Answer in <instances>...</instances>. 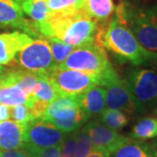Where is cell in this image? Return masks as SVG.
<instances>
[{
  "label": "cell",
  "mask_w": 157,
  "mask_h": 157,
  "mask_svg": "<svg viewBox=\"0 0 157 157\" xmlns=\"http://www.w3.org/2000/svg\"><path fill=\"white\" fill-rule=\"evenodd\" d=\"M95 43L107 49L121 62L135 67L157 63V52L145 49L129 28L120 5L107 22L99 23Z\"/></svg>",
  "instance_id": "cell-1"
},
{
  "label": "cell",
  "mask_w": 157,
  "mask_h": 157,
  "mask_svg": "<svg viewBox=\"0 0 157 157\" xmlns=\"http://www.w3.org/2000/svg\"><path fill=\"white\" fill-rule=\"evenodd\" d=\"M40 39L57 38L73 47L94 42L99 23L84 9L66 13H52L43 23H34Z\"/></svg>",
  "instance_id": "cell-2"
},
{
  "label": "cell",
  "mask_w": 157,
  "mask_h": 157,
  "mask_svg": "<svg viewBox=\"0 0 157 157\" xmlns=\"http://www.w3.org/2000/svg\"><path fill=\"white\" fill-rule=\"evenodd\" d=\"M119 5L139 43L147 50L157 52V5L135 6L125 1Z\"/></svg>",
  "instance_id": "cell-3"
},
{
  "label": "cell",
  "mask_w": 157,
  "mask_h": 157,
  "mask_svg": "<svg viewBox=\"0 0 157 157\" xmlns=\"http://www.w3.org/2000/svg\"><path fill=\"white\" fill-rule=\"evenodd\" d=\"M127 83L136 112H157V73L135 67L126 73Z\"/></svg>",
  "instance_id": "cell-4"
},
{
  "label": "cell",
  "mask_w": 157,
  "mask_h": 157,
  "mask_svg": "<svg viewBox=\"0 0 157 157\" xmlns=\"http://www.w3.org/2000/svg\"><path fill=\"white\" fill-rule=\"evenodd\" d=\"M52 123L64 134L81 128L89 118L80 108L76 97L60 96L52 101L41 118Z\"/></svg>",
  "instance_id": "cell-5"
},
{
  "label": "cell",
  "mask_w": 157,
  "mask_h": 157,
  "mask_svg": "<svg viewBox=\"0 0 157 157\" xmlns=\"http://www.w3.org/2000/svg\"><path fill=\"white\" fill-rule=\"evenodd\" d=\"M112 66L109 62L105 48L96 44H90L75 47L63 64L59 67L77 70L94 76L101 77Z\"/></svg>",
  "instance_id": "cell-6"
},
{
  "label": "cell",
  "mask_w": 157,
  "mask_h": 157,
  "mask_svg": "<svg viewBox=\"0 0 157 157\" xmlns=\"http://www.w3.org/2000/svg\"><path fill=\"white\" fill-rule=\"evenodd\" d=\"M57 66L48 42L45 39H33L18 52L14 62L9 67L47 76Z\"/></svg>",
  "instance_id": "cell-7"
},
{
  "label": "cell",
  "mask_w": 157,
  "mask_h": 157,
  "mask_svg": "<svg viewBox=\"0 0 157 157\" xmlns=\"http://www.w3.org/2000/svg\"><path fill=\"white\" fill-rule=\"evenodd\" d=\"M61 96L75 97L101 85V77L57 66L47 76Z\"/></svg>",
  "instance_id": "cell-8"
},
{
  "label": "cell",
  "mask_w": 157,
  "mask_h": 157,
  "mask_svg": "<svg viewBox=\"0 0 157 157\" xmlns=\"http://www.w3.org/2000/svg\"><path fill=\"white\" fill-rule=\"evenodd\" d=\"M106 89V106L126 113L136 112L125 78H121L113 66L102 74L101 85Z\"/></svg>",
  "instance_id": "cell-9"
},
{
  "label": "cell",
  "mask_w": 157,
  "mask_h": 157,
  "mask_svg": "<svg viewBox=\"0 0 157 157\" xmlns=\"http://www.w3.org/2000/svg\"><path fill=\"white\" fill-rule=\"evenodd\" d=\"M66 135L43 119L34 120L24 126V143L35 147H50L62 144Z\"/></svg>",
  "instance_id": "cell-10"
},
{
  "label": "cell",
  "mask_w": 157,
  "mask_h": 157,
  "mask_svg": "<svg viewBox=\"0 0 157 157\" xmlns=\"http://www.w3.org/2000/svg\"><path fill=\"white\" fill-rule=\"evenodd\" d=\"M23 0H0V29H14L40 39L33 22L27 19L22 10Z\"/></svg>",
  "instance_id": "cell-11"
},
{
  "label": "cell",
  "mask_w": 157,
  "mask_h": 157,
  "mask_svg": "<svg viewBox=\"0 0 157 157\" xmlns=\"http://www.w3.org/2000/svg\"><path fill=\"white\" fill-rule=\"evenodd\" d=\"M86 126L92 139L93 150L102 152L108 156L128 139L99 121H92Z\"/></svg>",
  "instance_id": "cell-12"
},
{
  "label": "cell",
  "mask_w": 157,
  "mask_h": 157,
  "mask_svg": "<svg viewBox=\"0 0 157 157\" xmlns=\"http://www.w3.org/2000/svg\"><path fill=\"white\" fill-rule=\"evenodd\" d=\"M33 40V38L20 31L0 34V66H11L18 52Z\"/></svg>",
  "instance_id": "cell-13"
},
{
  "label": "cell",
  "mask_w": 157,
  "mask_h": 157,
  "mask_svg": "<svg viewBox=\"0 0 157 157\" xmlns=\"http://www.w3.org/2000/svg\"><path fill=\"white\" fill-rule=\"evenodd\" d=\"M28 98L27 94L16 80L12 67H9L6 78L0 86V104L14 107L26 104Z\"/></svg>",
  "instance_id": "cell-14"
},
{
  "label": "cell",
  "mask_w": 157,
  "mask_h": 157,
  "mask_svg": "<svg viewBox=\"0 0 157 157\" xmlns=\"http://www.w3.org/2000/svg\"><path fill=\"white\" fill-rule=\"evenodd\" d=\"M80 108L87 117L101 114L106 108V89L102 86H95L85 93L75 96Z\"/></svg>",
  "instance_id": "cell-15"
},
{
  "label": "cell",
  "mask_w": 157,
  "mask_h": 157,
  "mask_svg": "<svg viewBox=\"0 0 157 157\" xmlns=\"http://www.w3.org/2000/svg\"><path fill=\"white\" fill-rule=\"evenodd\" d=\"M24 145V126L8 120L0 122V150L21 148Z\"/></svg>",
  "instance_id": "cell-16"
},
{
  "label": "cell",
  "mask_w": 157,
  "mask_h": 157,
  "mask_svg": "<svg viewBox=\"0 0 157 157\" xmlns=\"http://www.w3.org/2000/svg\"><path fill=\"white\" fill-rule=\"evenodd\" d=\"M109 157H157L153 144L146 140L128 138Z\"/></svg>",
  "instance_id": "cell-17"
},
{
  "label": "cell",
  "mask_w": 157,
  "mask_h": 157,
  "mask_svg": "<svg viewBox=\"0 0 157 157\" xmlns=\"http://www.w3.org/2000/svg\"><path fill=\"white\" fill-rule=\"evenodd\" d=\"M84 11L98 23L108 21L115 11L113 0H85Z\"/></svg>",
  "instance_id": "cell-18"
},
{
  "label": "cell",
  "mask_w": 157,
  "mask_h": 157,
  "mask_svg": "<svg viewBox=\"0 0 157 157\" xmlns=\"http://www.w3.org/2000/svg\"><path fill=\"white\" fill-rule=\"evenodd\" d=\"M22 10L34 23H43L52 15L47 0H23Z\"/></svg>",
  "instance_id": "cell-19"
},
{
  "label": "cell",
  "mask_w": 157,
  "mask_h": 157,
  "mask_svg": "<svg viewBox=\"0 0 157 157\" xmlns=\"http://www.w3.org/2000/svg\"><path fill=\"white\" fill-rule=\"evenodd\" d=\"M60 96V94L49 78L44 75H39L36 85L30 97L50 105L52 101L57 100Z\"/></svg>",
  "instance_id": "cell-20"
},
{
  "label": "cell",
  "mask_w": 157,
  "mask_h": 157,
  "mask_svg": "<svg viewBox=\"0 0 157 157\" xmlns=\"http://www.w3.org/2000/svg\"><path fill=\"white\" fill-rule=\"evenodd\" d=\"M132 139L147 140L157 137V118L148 117L141 119L133 127L130 133Z\"/></svg>",
  "instance_id": "cell-21"
},
{
  "label": "cell",
  "mask_w": 157,
  "mask_h": 157,
  "mask_svg": "<svg viewBox=\"0 0 157 157\" xmlns=\"http://www.w3.org/2000/svg\"><path fill=\"white\" fill-rule=\"evenodd\" d=\"M128 113L116 109L105 108L100 114L99 121L107 126V128L117 131L126 127L128 124Z\"/></svg>",
  "instance_id": "cell-22"
},
{
  "label": "cell",
  "mask_w": 157,
  "mask_h": 157,
  "mask_svg": "<svg viewBox=\"0 0 157 157\" xmlns=\"http://www.w3.org/2000/svg\"><path fill=\"white\" fill-rule=\"evenodd\" d=\"M45 40L49 44L53 59L58 66L61 65L66 61V59L70 55V53L75 48L57 38H48Z\"/></svg>",
  "instance_id": "cell-23"
},
{
  "label": "cell",
  "mask_w": 157,
  "mask_h": 157,
  "mask_svg": "<svg viewBox=\"0 0 157 157\" xmlns=\"http://www.w3.org/2000/svg\"><path fill=\"white\" fill-rule=\"evenodd\" d=\"M93 151L92 139L86 124L77 131L75 157H87Z\"/></svg>",
  "instance_id": "cell-24"
},
{
  "label": "cell",
  "mask_w": 157,
  "mask_h": 157,
  "mask_svg": "<svg viewBox=\"0 0 157 157\" xmlns=\"http://www.w3.org/2000/svg\"><path fill=\"white\" fill-rule=\"evenodd\" d=\"M52 13H66L83 9L85 0H47Z\"/></svg>",
  "instance_id": "cell-25"
},
{
  "label": "cell",
  "mask_w": 157,
  "mask_h": 157,
  "mask_svg": "<svg viewBox=\"0 0 157 157\" xmlns=\"http://www.w3.org/2000/svg\"><path fill=\"white\" fill-rule=\"evenodd\" d=\"M63 143L50 147H35L25 144L21 148L27 152L31 157H61Z\"/></svg>",
  "instance_id": "cell-26"
},
{
  "label": "cell",
  "mask_w": 157,
  "mask_h": 157,
  "mask_svg": "<svg viewBox=\"0 0 157 157\" xmlns=\"http://www.w3.org/2000/svg\"><path fill=\"white\" fill-rule=\"evenodd\" d=\"M10 111H11V119L14 121L21 124L23 126L26 125L34 120H37L34 118L32 111L25 104L10 107Z\"/></svg>",
  "instance_id": "cell-27"
},
{
  "label": "cell",
  "mask_w": 157,
  "mask_h": 157,
  "mask_svg": "<svg viewBox=\"0 0 157 157\" xmlns=\"http://www.w3.org/2000/svg\"><path fill=\"white\" fill-rule=\"evenodd\" d=\"M77 131L67 134L63 141L61 157H75Z\"/></svg>",
  "instance_id": "cell-28"
},
{
  "label": "cell",
  "mask_w": 157,
  "mask_h": 157,
  "mask_svg": "<svg viewBox=\"0 0 157 157\" xmlns=\"http://www.w3.org/2000/svg\"><path fill=\"white\" fill-rule=\"evenodd\" d=\"M27 152L23 148L11 150H0V157H29Z\"/></svg>",
  "instance_id": "cell-29"
},
{
  "label": "cell",
  "mask_w": 157,
  "mask_h": 157,
  "mask_svg": "<svg viewBox=\"0 0 157 157\" xmlns=\"http://www.w3.org/2000/svg\"><path fill=\"white\" fill-rule=\"evenodd\" d=\"M11 119V111H10V107L0 104V122L6 121Z\"/></svg>",
  "instance_id": "cell-30"
},
{
  "label": "cell",
  "mask_w": 157,
  "mask_h": 157,
  "mask_svg": "<svg viewBox=\"0 0 157 157\" xmlns=\"http://www.w3.org/2000/svg\"><path fill=\"white\" fill-rule=\"evenodd\" d=\"M8 69H9V67H5L3 66H0V86L3 83L4 79L6 78Z\"/></svg>",
  "instance_id": "cell-31"
},
{
  "label": "cell",
  "mask_w": 157,
  "mask_h": 157,
  "mask_svg": "<svg viewBox=\"0 0 157 157\" xmlns=\"http://www.w3.org/2000/svg\"><path fill=\"white\" fill-rule=\"evenodd\" d=\"M87 157H109V156L107 155L106 154L102 153V152L93 150V151L90 153L89 155H88Z\"/></svg>",
  "instance_id": "cell-32"
},
{
  "label": "cell",
  "mask_w": 157,
  "mask_h": 157,
  "mask_svg": "<svg viewBox=\"0 0 157 157\" xmlns=\"http://www.w3.org/2000/svg\"><path fill=\"white\" fill-rule=\"evenodd\" d=\"M152 144H153V146H154V148H155V154H156V156H157V137L153 140V141H152Z\"/></svg>",
  "instance_id": "cell-33"
},
{
  "label": "cell",
  "mask_w": 157,
  "mask_h": 157,
  "mask_svg": "<svg viewBox=\"0 0 157 157\" xmlns=\"http://www.w3.org/2000/svg\"><path fill=\"white\" fill-rule=\"evenodd\" d=\"M29 157H31V156H29Z\"/></svg>",
  "instance_id": "cell-34"
}]
</instances>
